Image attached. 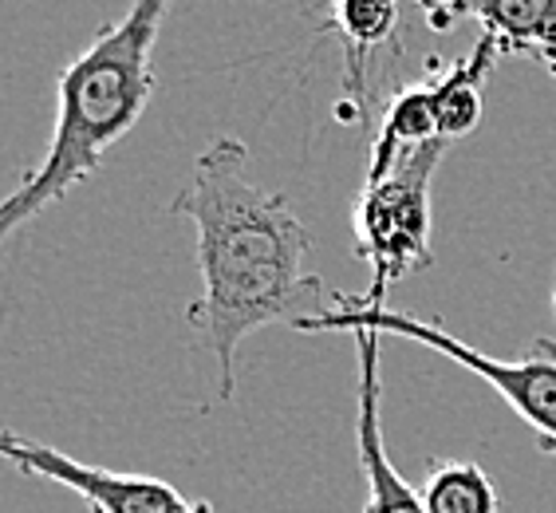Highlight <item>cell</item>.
Listing matches in <instances>:
<instances>
[{"mask_svg": "<svg viewBox=\"0 0 556 513\" xmlns=\"http://www.w3.org/2000/svg\"><path fill=\"white\" fill-rule=\"evenodd\" d=\"M553 316H556V285H553Z\"/></svg>", "mask_w": 556, "mask_h": 513, "instance_id": "obj_11", "label": "cell"}, {"mask_svg": "<svg viewBox=\"0 0 556 513\" xmlns=\"http://www.w3.org/2000/svg\"><path fill=\"white\" fill-rule=\"evenodd\" d=\"M359 355V396H355V450L364 471V513H427L422 493L395 471L387 454L383 423H379V340L375 331H352Z\"/></svg>", "mask_w": 556, "mask_h": 513, "instance_id": "obj_7", "label": "cell"}, {"mask_svg": "<svg viewBox=\"0 0 556 513\" xmlns=\"http://www.w3.org/2000/svg\"><path fill=\"white\" fill-rule=\"evenodd\" d=\"M174 0H130L55 79V127L40 166L0 202V246L67 190L87 183L108 150L135 130L154 96V43Z\"/></svg>", "mask_w": 556, "mask_h": 513, "instance_id": "obj_2", "label": "cell"}, {"mask_svg": "<svg viewBox=\"0 0 556 513\" xmlns=\"http://www.w3.org/2000/svg\"><path fill=\"white\" fill-rule=\"evenodd\" d=\"M430 28L450 33L462 16L482 24L502 55L533 60L556 79V0H415Z\"/></svg>", "mask_w": 556, "mask_h": 513, "instance_id": "obj_6", "label": "cell"}, {"mask_svg": "<svg viewBox=\"0 0 556 513\" xmlns=\"http://www.w3.org/2000/svg\"><path fill=\"white\" fill-rule=\"evenodd\" d=\"M446 150L450 142L442 139L407 150L387 174L364 178V190L355 193V256L371 273V289L355 292L359 304L383 309L387 292L395 289L399 280L434 265V249H430V183H434Z\"/></svg>", "mask_w": 556, "mask_h": 513, "instance_id": "obj_4", "label": "cell"}, {"mask_svg": "<svg viewBox=\"0 0 556 513\" xmlns=\"http://www.w3.org/2000/svg\"><path fill=\"white\" fill-rule=\"evenodd\" d=\"M422 505L427 513H502V498L493 490L482 462L434 459L422 478Z\"/></svg>", "mask_w": 556, "mask_h": 513, "instance_id": "obj_10", "label": "cell"}, {"mask_svg": "<svg viewBox=\"0 0 556 513\" xmlns=\"http://www.w3.org/2000/svg\"><path fill=\"white\" fill-rule=\"evenodd\" d=\"M249 150L222 135L198 154L174 198V214L193 222L202 297L186 321L217 364V399L237 391V348L268 324H304L320 316L324 280L304 268L312 234L285 193L265 190L245 174Z\"/></svg>", "mask_w": 556, "mask_h": 513, "instance_id": "obj_1", "label": "cell"}, {"mask_svg": "<svg viewBox=\"0 0 556 513\" xmlns=\"http://www.w3.org/2000/svg\"><path fill=\"white\" fill-rule=\"evenodd\" d=\"M332 28L343 43L348 87L359 91L371 60L399 36V0H332Z\"/></svg>", "mask_w": 556, "mask_h": 513, "instance_id": "obj_9", "label": "cell"}, {"mask_svg": "<svg viewBox=\"0 0 556 513\" xmlns=\"http://www.w3.org/2000/svg\"><path fill=\"white\" fill-rule=\"evenodd\" d=\"M502 52L490 36H478L470 55L454 64H430V87H434V115H439V139H466L482 123V87L497 67Z\"/></svg>", "mask_w": 556, "mask_h": 513, "instance_id": "obj_8", "label": "cell"}, {"mask_svg": "<svg viewBox=\"0 0 556 513\" xmlns=\"http://www.w3.org/2000/svg\"><path fill=\"white\" fill-rule=\"evenodd\" d=\"M0 459L24 474L67 486L79 498H87V505L96 513H210V505H193L170 481L87 466V462H75L60 450L40 447V442L12 435V430H0Z\"/></svg>", "mask_w": 556, "mask_h": 513, "instance_id": "obj_5", "label": "cell"}, {"mask_svg": "<svg viewBox=\"0 0 556 513\" xmlns=\"http://www.w3.org/2000/svg\"><path fill=\"white\" fill-rule=\"evenodd\" d=\"M300 331H375V336H403L415 340L430 352L446 355L454 364H462L466 372H473L482 384H490L497 396L509 403L525 427H533L536 442L545 454L556 459V340L536 336L529 343V352L517 360H502V355H485L473 343L458 340L454 331H446L439 321L415 316V312L399 309H371L359 304L355 292H336L332 309H324L320 316L296 324Z\"/></svg>", "mask_w": 556, "mask_h": 513, "instance_id": "obj_3", "label": "cell"}]
</instances>
